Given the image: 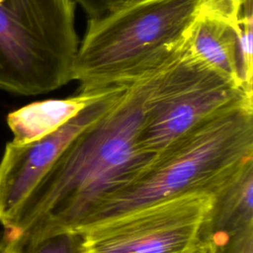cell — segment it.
Here are the masks:
<instances>
[{"label": "cell", "mask_w": 253, "mask_h": 253, "mask_svg": "<svg viewBox=\"0 0 253 253\" xmlns=\"http://www.w3.org/2000/svg\"><path fill=\"white\" fill-rule=\"evenodd\" d=\"M159 70L131 83L67 145L4 228L28 237L75 231L101 200L149 162L153 155L141 150L138 134Z\"/></svg>", "instance_id": "6da1fadb"}, {"label": "cell", "mask_w": 253, "mask_h": 253, "mask_svg": "<svg viewBox=\"0 0 253 253\" xmlns=\"http://www.w3.org/2000/svg\"><path fill=\"white\" fill-rule=\"evenodd\" d=\"M252 161L253 100H245L153 155L128 182L101 200L75 231L182 195L215 197Z\"/></svg>", "instance_id": "7a4b0ae2"}, {"label": "cell", "mask_w": 253, "mask_h": 253, "mask_svg": "<svg viewBox=\"0 0 253 253\" xmlns=\"http://www.w3.org/2000/svg\"><path fill=\"white\" fill-rule=\"evenodd\" d=\"M205 0H122L91 18L72 80L79 90L130 85L177 58Z\"/></svg>", "instance_id": "3957f363"}, {"label": "cell", "mask_w": 253, "mask_h": 253, "mask_svg": "<svg viewBox=\"0 0 253 253\" xmlns=\"http://www.w3.org/2000/svg\"><path fill=\"white\" fill-rule=\"evenodd\" d=\"M73 0H0V89L34 96L72 81Z\"/></svg>", "instance_id": "277c9868"}, {"label": "cell", "mask_w": 253, "mask_h": 253, "mask_svg": "<svg viewBox=\"0 0 253 253\" xmlns=\"http://www.w3.org/2000/svg\"><path fill=\"white\" fill-rule=\"evenodd\" d=\"M245 100H253V94L184 48L154 76L144 106L139 147L155 155L206 121Z\"/></svg>", "instance_id": "5b68a950"}, {"label": "cell", "mask_w": 253, "mask_h": 253, "mask_svg": "<svg viewBox=\"0 0 253 253\" xmlns=\"http://www.w3.org/2000/svg\"><path fill=\"white\" fill-rule=\"evenodd\" d=\"M208 194L160 201L87 229L85 253H189L213 205Z\"/></svg>", "instance_id": "8992f818"}, {"label": "cell", "mask_w": 253, "mask_h": 253, "mask_svg": "<svg viewBox=\"0 0 253 253\" xmlns=\"http://www.w3.org/2000/svg\"><path fill=\"white\" fill-rule=\"evenodd\" d=\"M252 0H205L185 50L238 87L252 91Z\"/></svg>", "instance_id": "52a82bcc"}, {"label": "cell", "mask_w": 253, "mask_h": 253, "mask_svg": "<svg viewBox=\"0 0 253 253\" xmlns=\"http://www.w3.org/2000/svg\"><path fill=\"white\" fill-rule=\"evenodd\" d=\"M127 86H116L55 131L37 140L6 144L0 160V224L5 227L67 145L106 114Z\"/></svg>", "instance_id": "ba28073f"}, {"label": "cell", "mask_w": 253, "mask_h": 253, "mask_svg": "<svg viewBox=\"0 0 253 253\" xmlns=\"http://www.w3.org/2000/svg\"><path fill=\"white\" fill-rule=\"evenodd\" d=\"M114 87L79 90L67 98L38 101L11 112L7 124L13 133L12 141L28 143L55 131Z\"/></svg>", "instance_id": "9c48e42d"}, {"label": "cell", "mask_w": 253, "mask_h": 253, "mask_svg": "<svg viewBox=\"0 0 253 253\" xmlns=\"http://www.w3.org/2000/svg\"><path fill=\"white\" fill-rule=\"evenodd\" d=\"M253 228V161L217 196L201 232L237 233Z\"/></svg>", "instance_id": "30bf717a"}, {"label": "cell", "mask_w": 253, "mask_h": 253, "mask_svg": "<svg viewBox=\"0 0 253 253\" xmlns=\"http://www.w3.org/2000/svg\"><path fill=\"white\" fill-rule=\"evenodd\" d=\"M0 253H85L82 234L77 231L28 237L3 228Z\"/></svg>", "instance_id": "8fae6325"}, {"label": "cell", "mask_w": 253, "mask_h": 253, "mask_svg": "<svg viewBox=\"0 0 253 253\" xmlns=\"http://www.w3.org/2000/svg\"><path fill=\"white\" fill-rule=\"evenodd\" d=\"M189 253H253V228L237 232H201Z\"/></svg>", "instance_id": "7c38bea8"}, {"label": "cell", "mask_w": 253, "mask_h": 253, "mask_svg": "<svg viewBox=\"0 0 253 253\" xmlns=\"http://www.w3.org/2000/svg\"><path fill=\"white\" fill-rule=\"evenodd\" d=\"M75 4H79L86 15L91 18L99 17L114 6H116L122 0H73Z\"/></svg>", "instance_id": "4fadbf2b"}]
</instances>
